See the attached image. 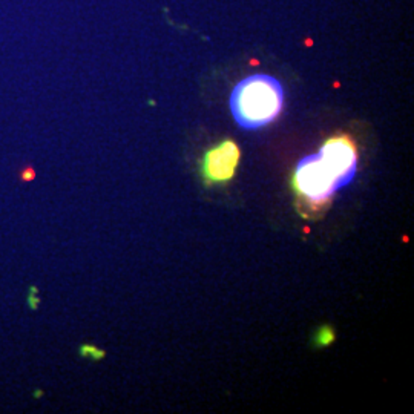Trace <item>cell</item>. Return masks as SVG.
I'll return each instance as SVG.
<instances>
[{
  "mask_svg": "<svg viewBox=\"0 0 414 414\" xmlns=\"http://www.w3.org/2000/svg\"><path fill=\"white\" fill-rule=\"evenodd\" d=\"M28 306H29L31 310H39L40 299L35 296V293H29V296H28Z\"/></svg>",
  "mask_w": 414,
  "mask_h": 414,
  "instance_id": "52a82bcc",
  "label": "cell"
},
{
  "mask_svg": "<svg viewBox=\"0 0 414 414\" xmlns=\"http://www.w3.org/2000/svg\"><path fill=\"white\" fill-rule=\"evenodd\" d=\"M240 161V147L232 140H224L207 150L201 172L207 183H225L233 178Z\"/></svg>",
  "mask_w": 414,
  "mask_h": 414,
  "instance_id": "277c9868",
  "label": "cell"
},
{
  "mask_svg": "<svg viewBox=\"0 0 414 414\" xmlns=\"http://www.w3.org/2000/svg\"><path fill=\"white\" fill-rule=\"evenodd\" d=\"M334 331H333V328L331 327H328V325H324V327H321L318 331H316V334H315V344L318 345V347H327V345H330L333 341H334Z\"/></svg>",
  "mask_w": 414,
  "mask_h": 414,
  "instance_id": "5b68a950",
  "label": "cell"
},
{
  "mask_svg": "<svg viewBox=\"0 0 414 414\" xmlns=\"http://www.w3.org/2000/svg\"><path fill=\"white\" fill-rule=\"evenodd\" d=\"M319 155L333 169L341 187L351 183L358 170V150L348 137L337 135L328 138L322 144Z\"/></svg>",
  "mask_w": 414,
  "mask_h": 414,
  "instance_id": "3957f363",
  "label": "cell"
},
{
  "mask_svg": "<svg viewBox=\"0 0 414 414\" xmlns=\"http://www.w3.org/2000/svg\"><path fill=\"white\" fill-rule=\"evenodd\" d=\"M34 397H42V391H34Z\"/></svg>",
  "mask_w": 414,
  "mask_h": 414,
  "instance_id": "9c48e42d",
  "label": "cell"
},
{
  "mask_svg": "<svg viewBox=\"0 0 414 414\" xmlns=\"http://www.w3.org/2000/svg\"><path fill=\"white\" fill-rule=\"evenodd\" d=\"M282 106V86L267 74H253L241 80L230 95L233 119L244 129H259L275 122Z\"/></svg>",
  "mask_w": 414,
  "mask_h": 414,
  "instance_id": "6da1fadb",
  "label": "cell"
},
{
  "mask_svg": "<svg viewBox=\"0 0 414 414\" xmlns=\"http://www.w3.org/2000/svg\"><path fill=\"white\" fill-rule=\"evenodd\" d=\"M34 178H35V172H34L31 167H28L26 170L22 172V180H23V181H31V180H34Z\"/></svg>",
  "mask_w": 414,
  "mask_h": 414,
  "instance_id": "ba28073f",
  "label": "cell"
},
{
  "mask_svg": "<svg viewBox=\"0 0 414 414\" xmlns=\"http://www.w3.org/2000/svg\"><path fill=\"white\" fill-rule=\"evenodd\" d=\"M293 186L299 203L310 212H321L330 203L334 194L341 189L333 169L318 154L303 158L293 176Z\"/></svg>",
  "mask_w": 414,
  "mask_h": 414,
  "instance_id": "7a4b0ae2",
  "label": "cell"
},
{
  "mask_svg": "<svg viewBox=\"0 0 414 414\" xmlns=\"http://www.w3.org/2000/svg\"><path fill=\"white\" fill-rule=\"evenodd\" d=\"M80 356L85 359H91V361H101L106 353L94 345H82L80 347Z\"/></svg>",
  "mask_w": 414,
  "mask_h": 414,
  "instance_id": "8992f818",
  "label": "cell"
}]
</instances>
